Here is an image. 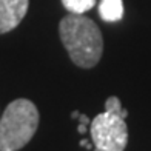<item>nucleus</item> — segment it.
<instances>
[{"label":"nucleus","mask_w":151,"mask_h":151,"mask_svg":"<svg viewBox=\"0 0 151 151\" xmlns=\"http://www.w3.org/2000/svg\"><path fill=\"white\" fill-rule=\"evenodd\" d=\"M128 111L122 108L119 97L105 100V111L97 114L90 123L93 151H125L128 143Z\"/></svg>","instance_id":"nucleus-3"},{"label":"nucleus","mask_w":151,"mask_h":151,"mask_svg":"<svg viewBox=\"0 0 151 151\" xmlns=\"http://www.w3.org/2000/svg\"><path fill=\"white\" fill-rule=\"evenodd\" d=\"M79 117V111H73V119H77Z\"/></svg>","instance_id":"nucleus-8"},{"label":"nucleus","mask_w":151,"mask_h":151,"mask_svg":"<svg viewBox=\"0 0 151 151\" xmlns=\"http://www.w3.org/2000/svg\"><path fill=\"white\" fill-rule=\"evenodd\" d=\"M86 125H88V123H82V122H80V125H79V128H77L80 134H85V133H86Z\"/></svg>","instance_id":"nucleus-7"},{"label":"nucleus","mask_w":151,"mask_h":151,"mask_svg":"<svg viewBox=\"0 0 151 151\" xmlns=\"http://www.w3.org/2000/svg\"><path fill=\"white\" fill-rule=\"evenodd\" d=\"M62 5L70 14H83L94 8L96 0H62Z\"/></svg>","instance_id":"nucleus-6"},{"label":"nucleus","mask_w":151,"mask_h":151,"mask_svg":"<svg viewBox=\"0 0 151 151\" xmlns=\"http://www.w3.org/2000/svg\"><path fill=\"white\" fill-rule=\"evenodd\" d=\"M59 34L70 59L80 68H93L104 52V37L91 19L83 14H68L60 20Z\"/></svg>","instance_id":"nucleus-1"},{"label":"nucleus","mask_w":151,"mask_h":151,"mask_svg":"<svg viewBox=\"0 0 151 151\" xmlns=\"http://www.w3.org/2000/svg\"><path fill=\"white\" fill-rule=\"evenodd\" d=\"M39 109L28 99H16L0 117V151H19L39 128Z\"/></svg>","instance_id":"nucleus-2"},{"label":"nucleus","mask_w":151,"mask_h":151,"mask_svg":"<svg viewBox=\"0 0 151 151\" xmlns=\"http://www.w3.org/2000/svg\"><path fill=\"white\" fill-rule=\"evenodd\" d=\"M29 0H0V34L16 29L28 12Z\"/></svg>","instance_id":"nucleus-4"},{"label":"nucleus","mask_w":151,"mask_h":151,"mask_svg":"<svg viewBox=\"0 0 151 151\" xmlns=\"http://www.w3.org/2000/svg\"><path fill=\"white\" fill-rule=\"evenodd\" d=\"M99 14L105 22H119L123 17V2L122 0H100Z\"/></svg>","instance_id":"nucleus-5"}]
</instances>
